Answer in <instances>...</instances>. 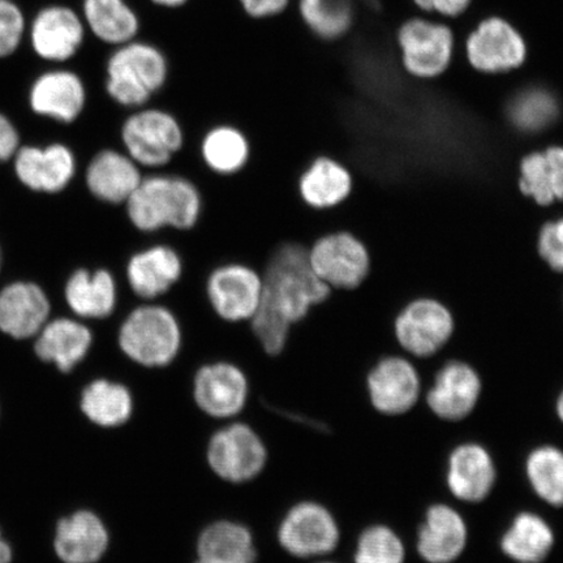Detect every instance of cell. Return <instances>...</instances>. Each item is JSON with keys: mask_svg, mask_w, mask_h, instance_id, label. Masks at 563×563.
Here are the masks:
<instances>
[{"mask_svg": "<svg viewBox=\"0 0 563 563\" xmlns=\"http://www.w3.org/2000/svg\"><path fill=\"white\" fill-rule=\"evenodd\" d=\"M264 295L258 312L295 327L316 306L325 301L332 288L316 276L308 260V246L285 242L272 253L263 271Z\"/></svg>", "mask_w": 563, "mask_h": 563, "instance_id": "6da1fadb", "label": "cell"}, {"mask_svg": "<svg viewBox=\"0 0 563 563\" xmlns=\"http://www.w3.org/2000/svg\"><path fill=\"white\" fill-rule=\"evenodd\" d=\"M123 208L141 234L156 235L166 230H192L200 221L203 200L200 188L187 176L146 172Z\"/></svg>", "mask_w": 563, "mask_h": 563, "instance_id": "7a4b0ae2", "label": "cell"}, {"mask_svg": "<svg viewBox=\"0 0 563 563\" xmlns=\"http://www.w3.org/2000/svg\"><path fill=\"white\" fill-rule=\"evenodd\" d=\"M115 341L121 354L136 367L167 369L178 363L185 349V328L166 302L137 301L119 321Z\"/></svg>", "mask_w": 563, "mask_h": 563, "instance_id": "3957f363", "label": "cell"}, {"mask_svg": "<svg viewBox=\"0 0 563 563\" xmlns=\"http://www.w3.org/2000/svg\"><path fill=\"white\" fill-rule=\"evenodd\" d=\"M170 77V62L156 45L132 40L117 46L104 67L103 89L112 102L126 111L153 102Z\"/></svg>", "mask_w": 563, "mask_h": 563, "instance_id": "277c9868", "label": "cell"}, {"mask_svg": "<svg viewBox=\"0 0 563 563\" xmlns=\"http://www.w3.org/2000/svg\"><path fill=\"white\" fill-rule=\"evenodd\" d=\"M122 150L146 172L166 170L186 145V132L173 111L150 103L126 112Z\"/></svg>", "mask_w": 563, "mask_h": 563, "instance_id": "5b68a950", "label": "cell"}, {"mask_svg": "<svg viewBox=\"0 0 563 563\" xmlns=\"http://www.w3.org/2000/svg\"><path fill=\"white\" fill-rule=\"evenodd\" d=\"M396 46L405 74L415 80L428 81L446 73L460 44L448 21L415 13L398 25Z\"/></svg>", "mask_w": 563, "mask_h": 563, "instance_id": "8992f818", "label": "cell"}, {"mask_svg": "<svg viewBox=\"0 0 563 563\" xmlns=\"http://www.w3.org/2000/svg\"><path fill=\"white\" fill-rule=\"evenodd\" d=\"M457 52L483 75H508L525 66L528 45L522 32L508 19L485 16L463 35Z\"/></svg>", "mask_w": 563, "mask_h": 563, "instance_id": "52a82bcc", "label": "cell"}, {"mask_svg": "<svg viewBox=\"0 0 563 563\" xmlns=\"http://www.w3.org/2000/svg\"><path fill=\"white\" fill-rule=\"evenodd\" d=\"M208 305L223 322L249 323L262 306L263 273L243 262H224L211 269L206 279Z\"/></svg>", "mask_w": 563, "mask_h": 563, "instance_id": "ba28073f", "label": "cell"}, {"mask_svg": "<svg viewBox=\"0 0 563 563\" xmlns=\"http://www.w3.org/2000/svg\"><path fill=\"white\" fill-rule=\"evenodd\" d=\"M207 461L213 473L231 484L255 481L267 463V449L258 433L244 422H232L211 435Z\"/></svg>", "mask_w": 563, "mask_h": 563, "instance_id": "9c48e42d", "label": "cell"}, {"mask_svg": "<svg viewBox=\"0 0 563 563\" xmlns=\"http://www.w3.org/2000/svg\"><path fill=\"white\" fill-rule=\"evenodd\" d=\"M309 264L316 276L332 290H354L367 278L371 258L367 246L349 231H332L308 246Z\"/></svg>", "mask_w": 563, "mask_h": 563, "instance_id": "30bf717a", "label": "cell"}, {"mask_svg": "<svg viewBox=\"0 0 563 563\" xmlns=\"http://www.w3.org/2000/svg\"><path fill=\"white\" fill-rule=\"evenodd\" d=\"M185 274V260L170 243L154 241L133 251L125 260L123 287L139 301L164 299Z\"/></svg>", "mask_w": 563, "mask_h": 563, "instance_id": "8fae6325", "label": "cell"}, {"mask_svg": "<svg viewBox=\"0 0 563 563\" xmlns=\"http://www.w3.org/2000/svg\"><path fill=\"white\" fill-rule=\"evenodd\" d=\"M197 407L214 419H232L244 410L250 396V379L242 365L220 357L202 362L192 378Z\"/></svg>", "mask_w": 563, "mask_h": 563, "instance_id": "7c38bea8", "label": "cell"}, {"mask_svg": "<svg viewBox=\"0 0 563 563\" xmlns=\"http://www.w3.org/2000/svg\"><path fill=\"white\" fill-rule=\"evenodd\" d=\"M278 543L292 558H323L335 551L341 540L340 526L325 506L314 501L294 505L282 518Z\"/></svg>", "mask_w": 563, "mask_h": 563, "instance_id": "4fadbf2b", "label": "cell"}, {"mask_svg": "<svg viewBox=\"0 0 563 563\" xmlns=\"http://www.w3.org/2000/svg\"><path fill=\"white\" fill-rule=\"evenodd\" d=\"M452 312L433 299H417L407 305L394 322L399 347L415 361L433 357L446 346L454 333Z\"/></svg>", "mask_w": 563, "mask_h": 563, "instance_id": "5bb4252c", "label": "cell"}, {"mask_svg": "<svg viewBox=\"0 0 563 563\" xmlns=\"http://www.w3.org/2000/svg\"><path fill=\"white\" fill-rule=\"evenodd\" d=\"M367 386L373 407L385 415H402L417 405L421 378L417 364L402 354L384 355L368 372Z\"/></svg>", "mask_w": 563, "mask_h": 563, "instance_id": "9a60e30c", "label": "cell"}, {"mask_svg": "<svg viewBox=\"0 0 563 563\" xmlns=\"http://www.w3.org/2000/svg\"><path fill=\"white\" fill-rule=\"evenodd\" d=\"M145 172L122 147L106 146L86 166V187L91 199L109 207H124Z\"/></svg>", "mask_w": 563, "mask_h": 563, "instance_id": "2e32d148", "label": "cell"}, {"mask_svg": "<svg viewBox=\"0 0 563 563\" xmlns=\"http://www.w3.org/2000/svg\"><path fill=\"white\" fill-rule=\"evenodd\" d=\"M67 306L82 321H109L121 302V282L108 266H82L70 274Z\"/></svg>", "mask_w": 563, "mask_h": 563, "instance_id": "e0dca14e", "label": "cell"}, {"mask_svg": "<svg viewBox=\"0 0 563 563\" xmlns=\"http://www.w3.org/2000/svg\"><path fill=\"white\" fill-rule=\"evenodd\" d=\"M482 377L473 364L449 358L435 372L428 405L434 415L449 421L467 418L482 396Z\"/></svg>", "mask_w": 563, "mask_h": 563, "instance_id": "ac0fdd59", "label": "cell"}, {"mask_svg": "<svg viewBox=\"0 0 563 563\" xmlns=\"http://www.w3.org/2000/svg\"><path fill=\"white\" fill-rule=\"evenodd\" d=\"M82 18L67 5H47L38 11L31 25V44L41 59L63 63L79 53L86 40Z\"/></svg>", "mask_w": 563, "mask_h": 563, "instance_id": "d6986e66", "label": "cell"}, {"mask_svg": "<svg viewBox=\"0 0 563 563\" xmlns=\"http://www.w3.org/2000/svg\"><path fill=\"white\" fill-rule=\"evenodd\" d=\"M32 109L40 115L70 124L86 111L88 90L79 75L69 69H54L41 75L31 90Z\"/></svg>", "mask_w": 563, "mask_h": 563, "instance_id": "ffe728a7", "label": "cell"}, {"mask_svg": "<svg viewBox=\"0 0 563 563\" xmlns=\"http://www.w3.org/2000/svg\"><path fill=\"white\" fill-rule=\"evenodd\" d=\"M18 178L34 191L56 194L66 189L77 174V159L68 146L54 144L46 150L23 147L16 152Z\"/></svg>", "mask_w": 563, "mask_h": 563, "instance_id": "44dd1931", "label": "cell"}, {"mask_svg": "<svg viewBox=\"0 0 563 563\" xmlns=\"http://www.w3.org/2000/svg\"><path fill=\"white\" fill-rule=\"evenodd\" d=\"M354 178L346 166L330 156H317L298 179L302 203L313 210H332L349 199Z\"/></svg>", "mask_w": 563, "mask_h": 563, "instance_id": "7402d4cb", "label": "cell"}, {"mask_svg": "<svg viewBox=\"0 0 563 563\" xmlns=\"http://www.w3.org/2000/svg\"><path fill=\"white\" fill-rule=\"evenodd\" d=\"M468 531L461 514L448 505H434L426 514L418 551L428 563H452L467 545Z\"/></svg>", "mask_w": 563, "mask_h": 563, "instance_id": "603a6c76", "label": "cell"}, {"mask_svg": "<svg viewBox=\"0 0 563 563\" xmlns=\"http://www.w3.org/2000/svg\"><path fill=\"white\" fill-rule=\"evenodd\" d=\"M495 483V462L487 449L477 443H464L450 455L448 485L450 492L461 501H484L490 495Z\"/></svg>", "mask_w": 563, "mask_h": 563, "instance_id": "cb8c5ba5", "label": "cell"}, {"mask_svg": "<svg viewBox=\"0 0 563 563\" xmlns=\"http://www.w3.org/2000/svg\"><path fill=\"white\" fill-rule=\"evenodd\" d=\"M51 314V302L37 285L18 282L0 292V330L18 340L41 332Z\"/></svg>", "mask_w": 563, "mask_h": 563, "instance_id": "d4e9b609", "label": "cell"}, {"mask_svg": "<svg viewBox=\"0 0 563 563\" xmlns=\"http://www.w3.org/2000/svg\"><path fill=\"white\" fill-rule=\"evenodd\" d=\"M109 543L108 528L91 511H77L56 528L55 551L65 563H97Z\"/></svg>", "mask_w": 563, "mask_h": 563, "instance_id": "484cf974", "label": "cell"}, {"mask_svg": "<svg viewBox=\"0 0 563 563\" xmlns=\"http://www.w3.org/2000/svg\"><path fill=\"white\" fill-rule=\"evenodd\" d=\"M93 342V332L87 323L63 317L42 328L35 352L42 361L54 363L62 372H69L88 356Z\"/></svg>", "mask_w": 563, "mask_h": 563, "instance_id": "4316f807", "label": "cell"}, {"mask_svg": "<svg viewBox=\"0 0 563 563\" xmlns=\"http://www.w3.org/2000/svg\"><path fill=\"white\" fill-rule=\"evenodd\" d=\"M255 540L249 527L217 520L200 533L194 563H256Z\"/></svg>", "mask_w": 563, "mask_h": 563, "instance_id": "83f0119b", "label": "cell"}, {"mask_svg": "<svg viewBox=\"0 0 563 563\" xmlns=\"http://www.w3.org/2000/svg\"><path fill=\"white\" fill-rule=\"evenodd\" d=\"M199 153L210 173L230 178L242 173L251 159V141L235 124L211 125L203 133Z\"/></svg>", "mask_w": 563, "mask_h": 563, "instance_id": "f1b7e54d", "label": "cell"}, {"mask_svg": "<svg viewBox=\"0 0 563 563\" xmlns=\"http://www.w3.org/2000/svg\"><path fill=\"white\" fill-rule=\"evenodd\" d=\"M82 20L103 44L121 46L137 37L140 19L126 0H82Z\"/></svg>", "mask_w": 563, "mask_h": 563, "instance_id": "f546056e", "label": "cell"}, {"mask_svg": "<svg viewBox=\"0 0 563 563\" xmlns=\"http://www.w3.org/2000/svg\"><path fill=\"white\" fill-rule=\"evenodd\" d=\"M553 545L551 526L533 512H520L501 540L503 552L518 563H541Z\"/></svg>", "mask_w": 563, "mask_h": 563, "instance_id": "4dcf8cb0", "label": "cell"}, {"mask_svg": "<svg viewBox=\"0 0 563 563\" xmlns=\"http://www.w3.org/2000/svg\"><path fill=\"white\" fill-rule=\"evenodd\" d=\"M133 397L124 384L100 378L90 383L81 397V410L95 424L118 428L132 418Z\"/></svg>", "mask_w": 563, "mask_h": 563, "instance_id": "1f68e13d", "label": "cell"}, {"mask_svg": "<svg viewBox=\"0 0 563 563\" xmlns=\"http://www.w3.org/2000/svg\"><path fill=\"white\" fill-rule=\"evenodd\" d=\"M302 23L317 38L341 40L355 24V0H299Z\"/></svg>", "mask_w": 563, "mask_h": 563, "instance_id": "d6a6232c", "label": "cell"}, {"mask_svg": "<svg viewBox=\"0 0 563 563\" xmlns=\"http://www.w3.org/2000/svg\"><path fill=\"white\" fill-rule=\"evenodd\" d=\"M528 482L537 495L555 508L563 506V452L554 446L534 449L526 463Z\"/></svg>", "mask_w": 563, "mask_h": 563, "instance_id": "836d02e7", "label": "cell"}, {"mask_svg": "<svg viewBox=\"0 0 563 563\" xmlns=\"http://www.w3.org/2000/svg\"><path fill=\"white\" fill-rule=\"evenodd\" d=\"M405 559L402 540L389 527L372 526L358 537L355 563H405Z\"/></svg>", "mask_w": 563, "mask_h": 563, "instance_id": "e575fe53", "label": "cell"}, {"mask_svg": "<svg viewBox=\"0 0 563 563\" xmlns=\"http://www.w3.org/2000/svg\"><path fill=\"white\" fill-rule=\"evenodd\" d=\"M518 187L520 192L540 207L555 202L553 175L544 151L527 154L520 161Z\"/></svg>", "mask_w": 563, "mask_h": 563, "instance_id": "d590c367", "label": "cell"}, {"mask_svg": "<svg viewBox=\"0 0 563 563\" xmlns=\"http://www.w3.org/2000/svg\"><path fill=\"white\" fill-rule=\"evenodd\" d=\"M25 32L23 10L13 0H0V58L18 52Z\"/></svg>", "mask_w": 563, "mask_h": 563, "instance_id": "8d00e7d4", "label": "cell"}, {"mask_svg": "<svg viewBox=\"0 0 563 563\" xmlns=\"http://www.w3.org/2000/svg\"><path fill=\"white\" fill-rule=\"evenodd\" d=\"M538 251L553 272L563 274V217L548 221L541 227Z\"/></svg>", "mask_w": 563, "mask_h": 563, "instance_id": "74e56055", "label": "cell"}, {"mask_svg": "<svg viewBox=\"0 0 563 563\" xmlns=\"http://www.w3.org/2000/svg\"><path fill=\"white\" fill-rule=\"evenodd\" d=\"M473 2L474 0H411L415 9L422 15L435 16L445 21L462 19Z\"/></svg>", "mask_w": 563, "mask_h": 563, "instance_id": "f35d334b", "label": "cell"}, {"mask_svg": "<svg viewBox=\"0 0 563 563\" xmlns=\"http://www.w3.org/2000/svg\"><path fill=\"white\" fill-rule=\"evenodd\" d=\"M246 16L256 20L280 15L291 0H238Z\"/></svg>", "mask_w": 563, "mask_h": 563, "instance_id": "ab89813d", "label": "cell"}, {"mask_svg": "<svg viewBox=\"0 0 563 563\" xmlns=\"http://www.w3.org/2000/svg\"><path fill=\"white\" fill-rule=\"evenodd\" d=\"M19 135L15 126L0 114V161L10 159L18 152Z\"/></svg>", "mask_w": 563, "mask_h": 563, "instance_id": "60d3db41", "label": "cell"}, {"mask_svg": "<svg viewBox=\"0 0 563 563\" xmlns=\"http://www.w3.org/2000/svg\"><path fill=\"white\" fill-rule=\"evenodd\" d=\"M151 2L162 7V9H179V7L187 4L189 0H151Z\"/></svg>", "mask_w": 563, "mask_h": 563, "instance_id": "b9f144b4", "label": "cell"}, {"mask_svg": "<svg viewBox=\"0 0 563 563\" xmlns=\"http://www.w3.org/2000/svg\"><path fill=\"white\" fill-rule=\"evenodd\" d=\"M12 559L11 548L0 534V563H10Z\"/></svg>", "mask_w": 563, "mask_h": 563, "instance_id": "7bdbcfd3", "label": "cell"}, {"mask_svg": "<svg viewBox=\"0 0 563 563\" xmlns=\"http://www.w3.org/2000/svg\"><path fill=\"white\" fill-rule=\"evenodd\" d=\"M558 415L560 420L563 422V391L560 394L559 400H558Z\"/></svg>", "mask_w": 563, "mask_h": 563, "instance_id": "ee69618b", "label": "cell"}, {"mask_svg": "<svg viewBox=\"0 0 563 563\" xmlns=\"http://www.w3.org/2000/svg\"><path fill=\"white\" fill-rule=\"evenodd\" d=\"M319 563H336V562H319Z\"/></svg>", "mask_w": 563, "mask_h": 563, "instance_id": "f6af8a7d", "label": "cell"}]
</instances>
